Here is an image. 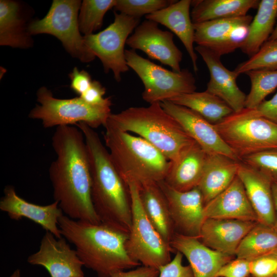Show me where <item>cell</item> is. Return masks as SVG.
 <instances>
[{
    "instance_id": "cell-1",
    "label": "cell",
    "mask_w": 277,
    "mask_h": 277,
    "mask_svg": "<svg viewBox=\"0 0 277 277\" xmlns=\"http://www.w3.org/2000/svg\"><path fill=\"white\" fill-rule=\"evenodd\" d=\"M52 145L57 156L49 170L54 201L72 219L100 223L91 197L90 165L82 131L71 125L57 127Z\"/></svg>"
},
{
    "instance_id": "cell-2",
    "label": "cell",
    "mask_w": 277,
    "mask_h": 277,
    "mask_svg": "<svg viewBox=\"0 0 277 277\" xmlns=\"http://www.w3.org/2000/svg\"><path fill=\"white\" fill-rule=\"evenodd\" d=\"M82 131L88 151L91 176V197L101 222L129 233L132 224L131 197L98 133L84 123Z\"/></svg>"
},
{
    "instance_id": "cell-3",
    "label": "cell",
    "mask_w": 277,
    "mask_h": 277,
    "mask_svg": "<svg viewBox=\"0 0 277 277\" xmlns=\"http://www.w3.org/2000/svg\"><path fill=\"white\" fill-rule=\"evenodd\" d=\"M62 236L73 244L84 266L98 277L138 267L126 249L129 233L101 222L92 224L62 215L58 220Z\"/></svg>"
},
{
    "instance_id": "cell-4",
    "label": "cell",
    "mask_w": 277,
    "mask_h": 277,
    "mask_svg": "<svg viewBox=\"0 0 277 277\" xmlns=\"http://www.w3.org/2000/svg\"><path fill=\"white\" fill-rule=\"evenodd\" d=\"M104 126L106 146L126 185L134 183L139 186L165 179L170 161L156 148L142 137L120 129L108 119Z\"/></svg>"
},
{
    "instance_id": "cell-5",
    "label": "cell",
    "mask_w": 277,
    "mask_h": 277,
    "mask_svg": "<svg viewBox=\"0 0 277 277\" xmlns=\"http://www.w3.org/2000/svg\"><path fill=\"white\" fill-rule=\"evenodd\" d=\"M108 120L120 129L136 133L169 161H174L194 141L179 123L162 108L161 103L148 107H132L111 113Z\"/></svg>"
},
{
    "instance_id": "cell-6",
    "label": "cell",
    "mask_w": 277,
    "mask_h": 277,
    "mask_svg": "<svg viewBox=\"0 0 277 277\" xmlns=\"http://www.w3.org/2000/svg\"><path fill=\"white\" fill-rule=\"evenodd\" d=\"M226 144L241 162L248 155L277 149V124L244 108L213 125Z\"/></svg>"
},
{
    "instance_id": "cell-7",
    "label": "cell",
    "mask_w": 277,
    "mask_h": 277,
    "mask_svg": "<svg viewBox=\"0 0 277 277\" xmlns=\"http://www.w3.org/2000/svg\"><path fill=\"white\" fill-rule=\"evenodd\" d=\"M36 96L39 105L30 111L29 117L41 120L47 128L84 123L94 129L104 126L111 114L110 106H93L80 96L57 98L45 87L38 89Z\"/></svg>"
},
{
    "instance_id": "cell-8",
    "label": "cell",
    "mask_w": 277,
    "mask_h": 277,
    "mask_svg": "<svg viewBox=\"0 0 277 277\" xmlns=\"http://www.w3.org/2000/svg\"><path fill=\"white\" fill-rule=\"evenodd\" d=\"M131 197L132 224L126 242L129 255L143 266L159 268L171 261L174 250L159 234L142 207L137 186L129 183Z\"/></svg>"
},
{
    "instance_id": "cell-9",
    "label": "cell",
    "mask_w": 277,
    "mask_h": 277,
    "mask_svg": "<svg viewBox=\"0 0 277 277\" xmlns=\"http://www.w3.org/2000/svg\"><path fill=\"white\" fill-rule=\"evenodd\" d=\"M79 0H54L44 17L29 23L31 35L46 33L58 38L73 57L84 63L92 61L94 54L86 46L78 25Z\"/></svg>"
},
{
    "instance_id": "cell-10",
    "label": "cell",
    "mask_w": 277,
    "mask_h": 277,
    "mask_svg": "<svg viewBox=\"0 0 277 277\" xmlns=\"http://www.w3.org/2000/svg\"><path fill=\"white\" fill-rule=\"evenodd\" d=\"M125 54L128 67L144 85L142 98L150 104L195 91V79L188 69L180 72L169 70L142 57L133 49H126Z\"/></svg>"
},
{
    "instance_id": "cell-11",
    "label": "cell",
    "mask_w": 277,
    "mask_h": 277,
    "mask_svg": "<svg viewBox=\"0 0 277 277\" xmlns=\"http://www.w3.org/2000/svg\"><path fill=\"white\" fill-rule=\"evenodd\" d=\"M140 18L114 12L113 23L96 34L84 35L86 46L101 61L105 72L111 70L117 82L129 70L125 45L130 34L140 24Z\"/></svg>"
},
{
    "instance_id": "cell-12",
    "label": "cell",
    "mask_w": 277,
    "mask_h": 277,
    "mask_svg": "<svg viewBox=\"0 0 277 277\" xmlns=\"http://www.w3.org/2000/svg\"><path fill=\"white\" fill-rule=\"evenodd\" d=\"M252 19L246 15L193 24L194 42L221 56L232 52L240 48Z\"/></svg>"
},
{
    "instance_id": "cell-13",
    "label": "cell",
    "mask_w": 277,
    "mask_h": 277,
    "mask_svg": "<svg viewBox=\"0 0 277 277\" xmlns=\"http://www.w3.org/2000/svg\"><path fill=\"white\" fill-rule=\"evenodd\" d=\"M158 184L166 197L175 233L199 239L206 219L204 203L199 188L180 191L164 180Z\"/></svg>"
},
{
    "instance_id": "cell-14",
    "label": "cell",
    "mask_w": 277,
    "mask_h": 277,
    "mask_svg": "<svg viewBox=\"0 0 277 277\" xmlns=\"http://www.w3.org/2000/svg\"><path fill=\"white\" fill-rule=\"evenodd\" d=\"M158 24L152 21H144L128 38L126 44L131 49L142 50L150 58L169 66L172 71L180 72L182 52L174 43L173 33L162 30Z\"/></svg>"
},
{
    "instance_id": "cell-15",
    "label": "cell",
    "mask_w": 277,
    "mask_h": 277,
    "mask_svg": "<svg viewBox=\"0 0 277 277\" xmlns=\"http://www.w3.org/2000/svg\"><path fill=\"white\" fill-rule=\"evenodd\" d=\"M31 265L44 267L50 277H85L83 263L65 238H56L46 231L39 249L27 259Z\"/></svg>"
},
{
    "instance_id": "cell-16",
    "label": "cell",
    "mask_w": 277,
    "mask_h": 277,
    "mask_svg": "<svg viewBox=\"0 0 277 277\" xmlns=\"http://www.w3.org/2000/svg\"><path fill=\"white\" fill-rule=\"evenodd\" d=\"M161 105L208 154H222L240 161L223 141L213 125L200 114L169 101L161 102Z\"/></svg>"
},
{
    "instance_id": "cell-17",
    "label": "cell",
    "mask_w": 277,
    "mask_h": 277,
    "mask_svg": "<svg viewBox=\"0 0 277 277\" xmlns=\"http://www.w3.org/2000/svg\"><path fill=\"white\" fill-rule=\"evenodd\" d=\"M0 209L12 220L28 219L56 238H62L58 220L63 215V211L56 201L44 206L30 203L20 197L13 186L8 185L5 188L4 196L0 201Z\"/></svg>"
},
{
    "instance_id": "cell-18",
    "label": "cell",
    "mask_w": 277,
    "mask_h": 277,
    "mask_svg": "<svg viewBox=\"0 0 277 277\" xmlns=\"http://www.w3.org/2000/svg\"><path fill=\"white\" fill-rule=\"evenodd\" d=\"M194 49L209 71L210 77L206 90L224 101L234 112L245 108L247 95L236 84L239 74L226 68L220 60L221 56L210 49L201 46Z\"/></svg>"
},
{
    "instance_id": "cell-19",
    "label": "cell",
    "mask_w": 277,
    "mask_h": 277,
    "mask_svg": "<svg viewBox=\"0 0 277 277\" xmlns=\"http://www.w3.org/2000/svg\"><path fill=\"white\" fill-rule=\"evenodd\" d=\"M258 222L238 220L206 219L199 239L209 248L231 256Z\"/></svg>"
},
{
    "instance_id": "cell-20",
    "label": "cell",
    "mask_w": 277,
    "mask_h": 277,
    "mask_svg": "<svg viewBox=\"0 0 277 277\" xmlns=\"http://www.w3.org/2000/svg\"><path fill=\"white\" fill-rule=\"evenodd\" d=\"M170 245L187 258L194 277H215L221 268L233 258L209 248L198 238L177 233L174 234Z\"/></svg>"
},
{
    "instance_id": "cell-21",
    "label": "cell",
    "mask_w": 277,
    "mask_h": 277,
    "mask_svg": "<svg viewBox=\"0 0 277 277\" xmlns=\"http://www.w3.org/2000/svg\"><path fill=\"white\" fill-rule=\"evenodd\" d=\"M237 175L241 181L258 223L273 227L276 215L272 181L255 169L240 162Z\"/></svg>"
},
{
    "instance_id": "cell-22",
    "label": "cell",
    "mask_w": 277,
    "mask_h": 277,
    "mask_svg": "<svg viewBox=\"0 0 277 277\" xmlns=\"http://www.w3.org/2000/svg\"><path fill=\"white\" fill-rule=\"evenodd\" d=\"M205 219L258 221L244 186L238 175L230 185L204 206Z\"/></svg>"
},
{
    "instance_id": "cell-23",
    "label": "cell",
    "mask_w": 277,
    "mask_h": 277,
    "mask_svg": "<svg viewBox=\"0 0 277 277\" xmlns=\"http://www.w3.org/2000/svg\"><path fill=\"white\" fill-rule=\"evenodd\" d=\"M191 0L176 1L169 6L145 16L146 19L161 24L175 34L190 57L195 72L198 71L197 56L193 47L194 28L190 14Z\"/></svg>"
},
{
    "instance_id": "cell-24",
    "label": "cell",
    "mask_w": 277,
    "mask_h": 277,
    "mask_svg": "<svg viewBox=\"0 0 277 277\" xmlns=\"http://www.w3.org/2000/svg\"><path fill=\"white\" fill-rule=\"evenodd\" d=\"M208 154L195 142L170 161L166 183L173 189L187 191L197 187Z\"/></svg>"
},
{
    "instance_id": "cell-25",
    "label": "cell",
    "mask_w": 277,
    "mask_h": 277,
    "mask_svg": "<svg viewBox=\"0 0 277 277\" xmlns=\"http://www.w3.org/2000/svg\"><path fill=\"white\" fill-rule=\"evenodd\" d=\"M240 162L222 154L207 155L197 186L204 206L230 185L237 175Z\"/></svg>"
},
{
    "instance_id": "cell-26",
    "label": "cell",
    "mask_w": 277,
    "mask_h": 277,
    "mask_svg": "<svg viewBox=\"0 0 277 277\" xmlns=\"http://www.w3.org/2000/svg\"><path fill=\"white\" fill-rule=\"evenodd\" d=\"M23 6L18 1H0V45L26 49L33 44Z\"/></svg>"
},
{
    "instance_id": "cell-27",
    "label": "cell",
    "mask_w": 277,
    "mask_h": 277,
    "mask_svg": "<svg viewBox=\"0 0 277 277\" xmlns=\"http://www.w3.org/2000/svg\"><path fill=\"white\" fill-rule=\"evenodd\" d=\"M143 210L149 220L170 244L175 233L166 197L158 182H148L137 186Z\"/></svg>"
},
{
    "instance_id": "cell-28",
    "label": "cell",
    "mask_w": 277,
    "mask_h": 277,
    "mask_svg": "<svg viewBox=\"0 0 277 277\" xmlns=\"http://www.w3.org/2000/svg\"><path fill=\"white\" fill-rule=\"evenodd\" d=\"M258 0L191 1V18L193 24L214 19L245 16L251 9L258 8Z\"/></svg>"
},
{
    "instance_id": "cell-29",
    "label": "cell",
    "mask_w": 277,
    "mask_h": 277,
    "mask_svg": "<svg viewBox=\"0 0 277 277\" xmlns=\"http://www.w3.org/2000/svg\"><path fill=\"white\" fill-rule=\"evenodd\" d=\"M276 17L277 0L260 1L240 48L243 53L250 57L258 52L272 33Z\"/></svg>"
},
{
    "instance_id": "cell-30",
    "label": "cell",
    "mask_w": 277,
    "mask_h": 277,
    "mask_svg": "<svg viewBox=\"0 0 277 277\" xmlns=\"http://www.w3.org/2000/svg\"><path fill=\"white\" fill-rule=\"evenodd\" d=\"M168 101L191 109L213 125L234 112L224 101L206 90L181 94Z\"/></svg>"
},
{
    "instance_id": "cell-31",
    "label": "cell",
    "mask_w": 277,
    "mask_h": 277,
    "mask_svg": "<svg viewBox=\"0 0 277 277\" xmlns=\"http://www.w3.org/2000/svg\"><path fill=\"white\" fill-rule=\"evenodd\" d=\"M277 248V231L273 227L257 223L241 242L235 255L251 261Z\"/></svg>"
},
{
    "instance_id": "cell-32",
    "label": "cell",
    "mask_w": 277,
    "mask_h": 277,
    "mask_svg": "<svg viewBox=\"0 0 277 277\" xmlns=\"http://www.w3.org/2000/svg\"><path fill=\"white\" fill-rule=\"evenodd\" d=\"M245 74L250 78L251 88L246 96L245 107L255 109L277 88V70H254Z\"/></svg>"
},
{
    "instance_id": "cell-33",
    "label": "cell",
    "mask_w": 277,
    "mask_h": 277,
    "mask_svg": "<svg viewBox=\"0 0 277 277\" xmlns=\"http://www.w3.org/2000/svg\"><path fill=\"white\" fill-rule=\"evenodd\" d=\"M116 0H84L78 14L80 32L85 35L93 34L103 25L106 12L115 5Z\"/></svg>"
},
{
    "instance_id": "cell-34",
    "label": "cell",
    "mask_w": 277,
    "mask_h": 277,
    "mask_svg": "<svg viewBox=\"0 0 277 277\" xmlns=\"http://www.w3.org/2000/svg\"><path fill=\"white\" fill-rule=\"evenodd\" d=\"M260 69L277 70V38L266 42L257 53L240 64L234 71L240 75Z\"/></svg>"
},
{
    "instance_id": "cell-35",
    "label": "cell",
    "mask_w": 277,
    "mask_h": 277,
    "mask_svg": "<svg viewBox=\"0 0 277 277\" xmlns=\"http://www.w3.org/2000/svg\"><path fill=\"white\" fill-rule=\"evenodd\" d=\"M176 1L172 0H116L114 10L134 17L140 18L165 8Z\"/></svg>"
},
{
    "instance_id": "cell-36",
    "label": "cell",
    "mask_w": 277,
    "mask_h": 277,
    "mask_svg": "<svg viewBox=\"0 0 277 277\" xmlns=\"http://www.w3.org/2000/svg\"><path fill=\"white\" fill-rule=\"evenodd\" d=\"M241 162L266 176L272 183L277 182V149L250 154L243 157Z\"/></svg>"
},
{
    "instance_id": "cell-37",
    "label": "cell",
    "mask_w": 277,
    "mask_h": 277,
    "mask_svg": "<svg viewBox=\"0 0 277 277\" xmlns=\"http://www.w3.org/2000/svg\"><path fill=\"white\" fill-rule=\"evenodd\" d=\"M249 269L253 277H272L277 272V258L266 255L249 261Z\"/></svg>"
},
{
    "instance_id": "cell-38",
    "label": "cell",
    "mask_w": 277,
    "mask_h": 277,
    "mask_svg": "<svg viewBox=\"0 0 277 277\" xmlns=\"http://www.w3.org/2000/svg\"><path fill=\"white\" fill-rule=\"evenodd\" d=\"M183 256L182 253L176 251L170 262L159 268V277H194L190 266L183 265Z\"/></svg>"
},
{
    "instance_id": "cell-39",
    "label": "cell",
    "mask_w": 277,
    "mask_h": 277,
    "mask_svg": "<svg viewBox=\"0 0 277 277\" xmlns=\"http://www.w3.org/2000/svg\"><path fill=\"white\" fill-rule=\"evenodd\" d=\"M105 93L106 88L100 82L93 80L89 89L80 97L86 103L93 106H111V97H104Z\"/></svg>"
},
{
    "instance_id": "cell-40",
    "label": "cell",
    "mask_w": 277,
    "mask_h": 277,
    "mask_svg": "<svg viewBox=\"0 0 277 277\" xmlns=\"http://www.w3.org/2000/svg\"><path fill=\"white\" fill-rule=\"evenodd\" d=\"M249 274V261L236 258L222 266L215 277H248Z\"/></svg>"
},
{
    "instance_id": "cell-41",
    "label": "cell",
    "mask_w": 277,
    "mask_h": 277,
    "mask_svg": "<svg viewBox=\"0 0 277 277\" xmlns=\"http://www.w3.org/2000/svg\"><path fill=\"white\" fill-rule=\"evenodd\" d=\"M70 88L76 94L81 96L90 87L92 80L89 73L85 70L79 71L74 67L69 74Z\"/></svg>"
},
{
    "instance_id": "cell-42",
    "label": "cell",
    "mask_w": 277,
    "mask_h": 277,
    "mask_svg": "<svg viewBox=\"0 0 277 277\" xmlns=\"http://www.w3.org/2000/svg\"><path fill=\"white\" fill-rule=\"evenodd\" d=\"M254 109L258 115L277 124V92L271 99L264 101Z\"/></svg>"
},
{
    "instance_id": "cell-43",
    "label": "cell",
    "mask_w": 277,
    "mask_h": 277,
    "mask_svg": "<svg viewBox=\"0 0 277 277\" xmlns=\"http://www.w3.org/2000/svg\"><path fill=\"white\" fill-rule=\"evenodd\" d=\"M159 270L144 266L129 271H119L113 273L110 277H157Z\"/></svg>"
},
{
    "instance_id": "cell-44",
    "label": "cell",
    "mask_w": 277,
    "mask_h": 277,
    "mask_svg": "<svg viewBox=\"0 0 277 277\" xmlns=\"http://www.w3.org/2000/svg\"><path fill=\"white\" fill-rule=\"evenodd\" d=\"M272 192L276 215V219L273 228L277 231V182L272 183Z\"/></svg>"
},
{
    "instance_id": "cell-45",
    "label": "cell",
    "mask_w": 277,
    "mask_h": 277,
    "mask_svg": "<svg viewBox=\"0 0 277 277\" xmlns=\"http://www.w3.org/2000/svg\"><path fill=\"white\" fill-rule=\"evenodd\" d=\"M277 38V25L275 28L273 29L272 33L269 37L268 40H273Z\"/></svg>"
},
{
    "instance_id": "cell-46",
    "label": "cell",
    "mask_w": 277,
    "mask_h": 277,
    "mask_svg": "<svg viewBox=\"0 0 277 277\" xmlns=\"http://www.w3.org/2000/svg\"><path fill=\"white\" fill-rule=\"evenodd\" d=\"M10 277H21V270L19 269L15 270Z\"/></svg>"
},
{
    "instance_id": "cell-47",
    "label": "cell",
    "mask_w": 277,
    "mask_h": 277,
    "mask_svg": "<svg viewBox=\"0 0 277 277\" xmlns=\"http://www.w3.org/2000/svg\"><path fill=\"white\" fill-rule=\"evenodd\" d=\"M267 255H270L277 258V248Z\"/></svg>"
},
{
    "instance_id": "cell-48",
    "label": "cell",
    "mask_w": 277,
    "mask_h": 277,
    "mask_svg": "<svg viewBox=\"0 0 277 277\" xmlns=\"http://www.w3.org/2000/svg\"><path fill=\"white\" fill-rule=\"evenodd\" d=\"M272 277H277V272Z\"/></svg>"
}]
</instances>
